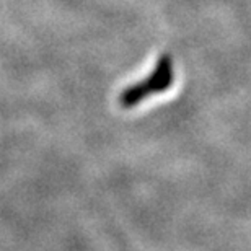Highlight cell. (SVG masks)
<instances>
[{
	"label": "cell",
	"instance_id": "6da1fadb",
	"mask_svg": "<svg viewBox=\"0 0 251 251\" xmlns=\"http://www.w3.org/2000/svg\"><path fill=\"white\" fill-rule=\"evenodd\" d=\"M173 83V64L168 56H162L157 61L153 72L145 77L142 82L129 85L119 95V103L123 108H132L142 100L152 97L155 93H163Z\"/></svg>",
	"mask_w": 251,
	"mask_h": 251
}]
</instances>
